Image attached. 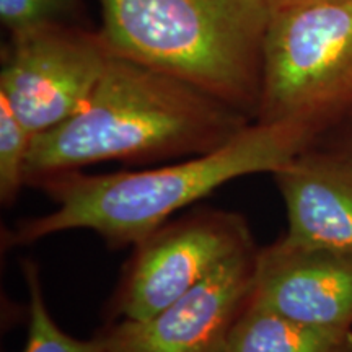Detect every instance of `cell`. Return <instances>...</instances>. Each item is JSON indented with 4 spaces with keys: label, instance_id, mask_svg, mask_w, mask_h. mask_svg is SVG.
<instances>
[{
    "label": "cell",
    "instance_id": "1",
    "mask_svg": "<svg viewBox=\"0 0 352 352\" xmlns=\"http://www.w3.org/2000/svg\"><path fill=\"white\" fill-rule=\"evenodd\" d=\"M294 124L253 121L222 147L138 171L91 175L63 171L34 179L56 208L21 220L6 236L8 246L30 245L54 233L91 230L111 248L139 243L215 189L258 173H276L316 145Z\"/></svg>",
    "mask_w": 352,
    "mask_h": 352
},
{
    "label": "cell",
    "instance_id": "2",
    "mask_svg": "<svg viewBox=\"0 0 352 352\" xmlns=\"http://www.w3.org/2000/svg\"><path fill=\"white\" fill-rule=\"evenodd\" d=\"M252 122L178 78L111 56L87 103L33 138L26 186L41 176L107 162L157 164L202 155Z\"/></svg>",
    "mask_w": 352,
    "mask_h": 352
},
{
    "label": "cell",
    "instance_id": "3",
    "mask_svg": "<svg viewBox=\"0 0 352 352\" xmlns=\"http://www.w3.org/2000/svg\"><path fill=\"white\" fill-rule=\"evenodd\" d=\"M113 56L204 91L256 121L270 0H98Z\"/></svg>",
    "mask_w": 352,
    "mask_h": 352
},
{
    "label": "cell",
    "instance_id": "4",
    "mask_svg": "<svg viewBox=\"0 0 352 352\" xmlns=\"http://www.w3.org/2000/svg\"><path fill=\"white\" fill-rule=\"evenodd\" d=\"M352 120V0L272 10L256 121L294 124L318 142Z\"/></svg>",
    "mask_w": 352,
    "mask_h": 352
},
{
    "label": "cell",
    "instance_id": "5",
    "mask_svg": "<svg viewBox=\"0 0 352 352\" xmlns=\"http://www.w3.org/2000/svg\"><path fill=\"white\" fill-rule=\"evenodd\" d=\"M100 30L44 23L8 34L2 47L0 98L33 135L74 116L111 59Z\"/></svg>",
    "mask_w": 352,
    "mask_h": 352
},
{
    "label": "cell",
    "instance_id": "6",
    "mask_svg": "<svg viewBox=\"0 0 352 352\" xmlns=\"http://www.w3.org/2000/svg\"><path fill=\"white\" fill-rule=\"evenodd\" d=\"M253 246L248 222L232 210L202 208L171 219L134 245L111 298L113 315L151 318Z\"/></svg>",
    "mask_w": 352,
    "mask_h": 352
},
{
    "label": "cell",
    "instance_id": "7",
    "mask_svg": "<svg viewBox=\"0 0 352 352\" xmlns=\"http://www.w3.org/2000/svg\"><path fill=\"white\" fill-rule=\"evenodd\" d=\"M258 246L222 263L147 320H120L98 336L109 352H223L252 300Z\"/></svg>",
    "mask_w": 352,
    "mask_h": 352
},
{
    "label": "cell",
    "instance_id": "8",
    "mask_svg": "<svg viewBox=\"0 0 352 352\" xmlns=\"http://www.w3.org/2000/svg\"><path fill=\"white\" fill-rule=\"evenodd\" d=\"M253 300L303 323L352 328V253L284 235L258 248Z\"/></svg>",
    "mask_w": 352,
    "mask_h": 352
},
{
    "label": "cell",
    "instance_id": "9",
    "mask_svg": "<svg viewBox=\"0 0 352 352\" xmlns=\"http://www.w3.org/2000/svg\"><path fill=\"white\" fill-rule=\"evenodd\" d=\"M272 176L287 210L289 239L352 253L349 153L316 144Z\"/></svg>",
    "mask_w": 352,
    "mask_h": 352
},
{
    "label": "cell",
    "instance_id": "10",
    "mask_svg": "<svg viewBox=\"0 0 352 352\" xmlns=\"http://www.w3.org/2000/svg\"><path fill=\"white\" fill-rule=\"evenodd\" d=\"M223 352H352V328L297 321L250 300Z\"/></svg>",
    "mask_w": 352,
    "mask_h": 352
},
{
    "label": "cell",
    "instance_id": "11",
    "mask_svg": "<svg viewBox=\"0 0 352 352\" xmlns=\"http://www.w3.org/2000/svg\"><path fill=\"white\" fill-rule=\"evenodd\" d=\"M23 276L28 289V338L21 352H109L96 334L94 340H77L57 327L47 308L38 266L33 261L23 263Z\"/></svg>",
    "mask_w": 352,
    "mask_h": 352
},
{
    "label": "cell",
    "instance_id": "12",
    "mask_svg": "<svg viewBox=\"0 0 352 352\" xmlns=\"http://www.w3.org/2000/svg\"><path fill=\"white\" fill-rule=\"evenodd\" d=\"M34 135L0 98V201L10 206L26 186V160Z\"/></svg>",
    "mask_w": 352,
    "mask_h": 352
},
{
    "label": "cell",
    "instance_id": "13",
    "mask_svg": "<svg viewBox=\"0 0 352 352\" xmlns=\"http://www.w3.org/2000/svg\"><path fill=\"white\" fill-rule=\"evenodd\" d=\"M82 0H0V23L7 34L44 23H74Z\"/></svg>",
    "mask_w": 352,
    "mask_h": 352
},
{
    "label": "cell",
    "instance_id": "14",
    "mask_svg": "<svg viewBox=\"0 0 352 352\" xmlns=\"http://www.w3.org/2000/svg\"><path fill=\"white\" fill-rule=\"evenodd\" d=\"M307 2H315V0H270L272 10H277V8L298 6V3H307Z\"/></svg>",
    "mask_w": 352,
    "mask_h": 352
},
{
    "label": "cell",
    "instance_id": "15",
    "mask_svg": "<svg viewBox=\"0 0 352 352\" xmlns=\"http://www.w3.org/2000/svg\"><path fill=\"white\" fill-rule=\"evenodd\" d=\"M338 148H341L342 152H346V153H349V155L352 157V139L349 140V142H344L341 145V147H338Z\"/></svg>",
    "mask_w": 352,
    "mask_h": 352
}]
</instances>
